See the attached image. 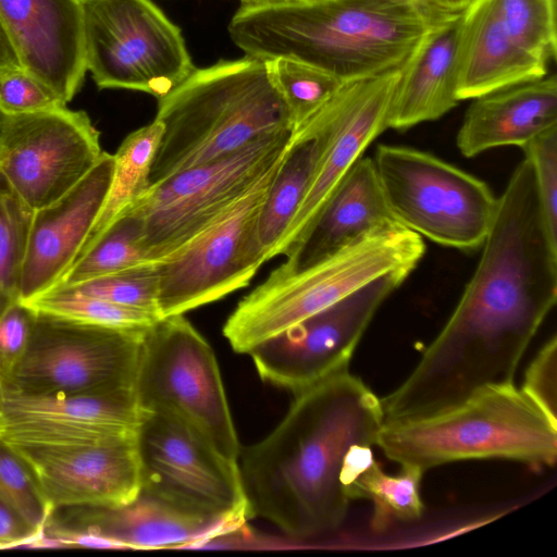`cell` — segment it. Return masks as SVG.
Wrapping results in <instances>:
<instances>
[{"label": "cell", "mask_w": 557, "mask_h": 557, "mask_svg": "<svg viewBox=\"0 0 557 557\" xmlns=\"http://www.w3.org/2000/svg\"><path fill=\"white\" fill-rule=\"evenodd\" d=\"M35 311L18 300L0 315V374L10 380L29 344Z\"/></svg>", "instance_id": "cell-38"}, {"label": "cell", "mask_w": 557, "mask_h": 557, "mask_svg": "<svg viewBox=\"0 0 557 557\" xmlns=\"http://www.w3.org/2000/svg\"><path fill=\"white\" fill-rule=\"evenodd\" d=\"M395 222L386 207L372 158H359L334 188L310 231L281 264L299 270Z\"/></svg>", "instance_id": "cell-24"}, {"label": "cell", "mask_w": 557, "mask_h": 557, "mask_svg": "<svg viewBox=\"0 0 557 557\" xmlns=\"http://www.w3.org/2000/svg\"><path fill=\"white\" fill-rule=\"evenodd\" d=\"M66 106L24 69L0 71V113L23 114Z\"/></svg>", "instance_id": "cell-37"}, {"label": "cell", "mask_w": 557, "mask_h": 557, "mask_svg": "<svg viewBox=\"0 0 557 557\" xmlns=\"http://www.w3.org/2000/svg\"><path fill=\"white\" fill-rule=\"evenodd\" d=\"M318 154L312 136L293 132L286 153L271 182L258 220L265 261L278 245L307 191Z\"/></svg>", "instance_id": "cell-27"}, {"label": "cell", "mask_w": 557, "mask_h": 557, "mask_svg": "<svg viewBox=\"0 0 557 557\" xmlns=\"http://www.w3.org/2000/svg\"><path fill=\"white\" fill-rule=\"evenodd\" d=\"M375 445L388 459L423 472L448 462L488 458L553 467L557 424L512 382L492 384L444 410L384 421Z\"/></svg>", "instance_id": "cell-5"}, {"label": "cell", "mask_w": 557, "mask_h": 557, "mask_svg": "<svg viewBox=\"0 0 557 557\" xmlns=\"http://www.w3.org/2000/svg\"><path fill=\"white\" fill-rule=\"evenodd\" d=\"M521 149L533 168L547 228L557 239V127L535 137Z\"/></svg>", "instance_id": "cell-36"}, {"label": "cell", "mask_w": 557, "mask_h": 557, "mask_svg": "<svg viewBox=\"0 0 557 557\" xmlns=\"http://www.w3.org/2000/svg\"><path fill=\"white\" fill-rule=\"evenodd\" d=\"M401 67L345 81L335 95L295 131L312 136L318 154L305 197L272 258L290 256L325 201L366 148L386 128Z\"/></svg>", "instance_id": "cell-15"}, {"label": "cell", "mask_w": 557, "mask_h": 557, "mask_svg": "<svg viewBox=\"0 0 557 557\" xmlns=\"http://www.w3.org/2000/svg\"><path fill=\"white\" fill-rule=\"evenodd\" d=\"M456 144L467 158L485 150L518 146L557 127V78L512 85L472 99Z\"/></svg>", "instance_id": "cell-23"}, {"label": "cell", "mask_w": 557, "mask_h": 557, "mask_svg": "<svg viewBox=\"0 0 557 557\" xmlns=\"http://www.w3.org/2000/svg\"><path fill=\"white\" fill-rule=\"evenodd\" d=\"M423 474L422 470L411 466H401L398 473L388 474L374 459L355 478L349 487V496L351 499L371 500V529L383 532L396 522L413 521L422 516Z\"/></svg>", "instance_id": "cell-28"}, {"label": "cell", "mask_w": 557, "mask_h": 557, "mask_svg": "<svg viewBox=\"0 0 557 557\" xmlns=\"http://www.w3.org/2000/svg\"><path fill=\"white\" fill-rule=\"evenodd\" d=\"M102 152L100 133L85 111L60 106L0 113V173L34 211L71 190Z\"/></svg>", "instance_id": "cell-16"}, {"label": "cell", "mask_w": 557, "mask_h": 557, "mask_svg": "<svg viewBox=\"0 0 557 557\" xmlns=\"http://www.w3.org/2000/svg\"><path fill=\"white\" fill-rule=\"evenodd\" d=\"M521 389L557 424V338L554 335L529 364Z\"/></svg>", "instance_id": "cell-39"}, {"label": "cell", "mask_w": 557, "mask_h": 557, "mask_svg": "<svg viewBox=\"0 0 557 557\" xmlns=\"http://www.w3.org/2000/svg\"><path fill=\"white\" fill-rule=\"evenodd\" d=\"M156 119L163 135L151 184L233 153L263 135L293 132L265 61L250 55L195 69L158 99Z\"/></svg>", "instance_id": "cell-4"}, {"label": "cell", "mask_w": 557, "mask_h": 557, "mask_svg": "<svg viewBox=\"0 0 557 557\" xmlns=\"http://www.w3.org/2000/svg\"><path fill=\"white\" fill-rule=\"evenodd\" d=\"M0 18L22 67L70 102L86 73L81 0H0Z\"/></svg>", "instance_id": "cell-21"}, {"label": "cell", "mask_w": 557, "mask_h": 557, "mask_svg": "<svg viewBox=\"0 0 557 557\" xmlns=\"http://www.w3.org/2000/svg\"><path fill=\"white\" fill-rule=\"evenodd\" d=\"M84 295L160 315L158 274L152 262L66 286Z\"/></svg>", "instance_id": "cell-35"}, {"label": "cell", "mask_w": 557, "mask_h": 557, "mask_svg": "<svg viewBox=\"0 0 557 557\" xmlns=\"http://www.w3.org/2000/svg\"><path fill=\"white\" fill-rule=\"evenodd\" d=\"M25 304L36 311L132 332H145L160 319L154 313L84 295L67 287H55Z\"/></svg>", "instance_id": "cell-31"}, {"label": "cell", "mask_w": 557, "mask_h": 557, "mask_svg": "<svg viewBox=\"0 0 557 557\" xmlns=\"http://www.w3.org/2000/svg\"><path fill=\"white\" fill-rule=\"evenodd\" d=\"M4 395H5V384L0 374V420H1L2 407H3V403H4Z\"/></svg>", "instance_id": "cell-45"}, {"label": "cell", "mask_w": 557, "mask_h": 557, "mask_svg": "<svg viewBox=\"0 0 557 557\" xmlns=\"http://www.w3.org/2000/svg\"><path fill=\"white\" fill-rule=\"evenodd\" d=\"M0 500L40 533L52 512L28 465L1 440Z\"/></svg>", "instance_id": "cell-34"}, {"label": "cell", "mask_w": 557, "mask_h": 557, "mask_svg": "<svg viewBox=\"0 0 557 557\" xmlns=\"http://www.w3.org/2000/svg\"><path fill=\"white\" fill-rule=\"evenodd\" d=\"M548 63L512 36L488 0H472L461 11L456 65L459 101L542 78Z\"/></svg>", "instance_id": "cell-22"}, {"label": "cell", "mask_w": 557, "mask_h": 557, "mask_svg": "<svg viewBox=\"0 0 557 557\" xmlns=\"http://www.w3.org/2000/svg\"><path fill=\"white\" fill-rule=\"evenodd\" d=\"M409 274L381 275L253 347L248 355L260 379L295 395L348 370L374 314Z\"/></svg>", "instance_id": "cell-14"}, {"label": "cell", "mask_w": 557, "mask_h": 557, "mask_svg": "<svg viewBox=\"0 0 557 557\" xmlns=\"http://www.w3.org/2000/svg\"><path fill=\"white\" fill-rule=\"evenodd\" d=\"M383 423L381 399L348 370L295 394L275 429L240 449L252 517L295 540L335 531L351 500L348 461L359 447L376 444Z\"/></svg>", "instance_id": "cell-2"}, {"label": "cell", "mask_w": 557, "mask_h": 557, "mask_svg": "<svg viewBox=\"0 0 557 557\" xmlns=\"http://www.w3.org/2000/svg\"><path fill=\"white\" fill-rule=\"evenodd\" d=\"M34 311L28 347L5 387L29 394H104L134 388L144 332Z\"/></svg>", "instance_id": "cell-13"}, {"label": "cell", "mask_w": 557, "mask_h": 557, "mask_svg": "<svg viewBox=\"0 0 557 557\" xmlns=\"http://www.w3.org/2000/svg\"><path fill=\"white\" fill-rule=\"evenodd\" d=\"M372 160L395 222L443 246L483 245L498 198L485 182L414 148L380 145Z\"/></svg>", "instance_id": "cell-8"}, {"label": "cell", "mask_w": 557, "mask_h": 557, "mask_svg": "<svg viewBox=\"0 0 557 557\" xmlns=\"http://www.w3.org/2000/svg\"><path fill=\"white\" fill-rule=\"evenodd\" d=\"M33 213L0 173V315L21 300V277Z\"/></svg>", "instance_id": "cell-32"}, {"label": "cell", "mask_w": 557, "mask_h": 557, "mask_svg": "<svg viewBox=\"0 0 557 557\" xmlns=\"http://www.w3.org/2000/svg\"><path fill=\"white\" fill-rule=\"evenodd\" d=\"M141 231L138 213L129 210L70 267L57 287L77 285L148 263L141 245Z\"/></svg>", "instance_id": "cell-29"}, {"label": "cell", "mask_w": 557, "mask_h": 557, "mask_svg": "<svg viewBox=\"0 0 557 557\" xmlns=\"http://www.w3.org/2000/svg\"><path fill=\"white\" fill-rule=\"evenodd\" d=\"M391 2L411 7L424 15L432 24L436 25L456 13H448L440 9L433 0H387ZM460 13V12H459Z\"/></svg>", "instance_id": "cell-41"}, {"label": "cell", "mask_w": 557, "mask_h": 557, "mask_svg": "<svg viewBox=\"0 0 557 557\" xmlns=\"http://www.w3.org/2000/svg\"><path fill=\"white\" fill-rule=\"evenodd\" d=\"M141 418L134 388L104 394H29L5 387L0 440L17 447L134 441Z\"/></svg>", "instance_id": "cell-18"}, {"label": "cell", "mask_w": 557, "mask_h": 557, "mask_svg": "<svg viewBox=\"0 0 557 557\" xmlns=\"http://www.w3.org/2000/svg\"><path fill=\"white\" fill-rule=\"evenodd\" d=\"M242 7H262L283 2L284 0H240Z\"/></svg>", "instance_id": "cell-44"}, {"label": "cell", "mask_w": 557, "mask_h": 557, "mask_svg": "<svg viewBox=\"0 0 557 557\" xmlns=\"http://www.w3.org/2000/svg\"><path fill=\"white\" fill-rule=\"evenodd\" d=\"M40 534L0 500V548L30 546Z\"/></svg>", "instance_id": "cell-40"}, {"label": "cell", "mask_w": 557, "mask_h": 557, "mask_svg": "<svg viewBox=\"0 0 557 557\" xmlns=\"http://www.w3.org/2000/svg\"><path fill=\"white\" fill-rule=\"evenodd\" d=\"M286 2H317L322 0H284Z\"/></svg>", "instance_id": "cell-46"}, {"label": "cell", "mask_w": 557, "mask_h": 557, "mask_svg": "<svg viewBox=\"0 0 557 557\" xmlns=\"http://www.w3.org/2000/svg\"><path fill=\"white\" fill-rule=\"evenodd\" d=\"M240 528L225 520L190 515L140 492L136 499L121 506L54 509L34 546L133 549L198 546Z\"/></svg>", "instance_id": "cell-17"}, {"label": "cell", "mask_w": 557, "mask_h": 557, "mask_svg": "<svg viewBox=\"0 0 557 557\" xmlns=\"http://www.w3.org/2000/svg\"><path fill=\"white\" fill-rule=\"evenodd\" d=\"M162 135L163 125L154 119L151 123L139 127L124 138L113 154V175L104 202L76 260L89 250L116 220L132 210L147 194L151 186V168Z\"/></svg>", "instance_id": "cell-26"}, {"label": "cell", "mask_w": 557, "mask_h": 557, "mask_svg": "<svg viewBox=\"0 0 557 557\" xmlns=\"http://www.w3.org/2000/svg\"><path fill=\"white\" fill-rule=\"evenodd\" d=\"M113 169V154L103 151L71 190L34 211L21 277L22 301L28 302L60 284L101 210Z\"/></svg>", "instance_id": "cell-20"}, {"label": "cell", "mask_w": 557, "mask_h": 557, "mask_svg": "<svg viewBox=\"0 0 557 557\" xmlns=\"http://www.w3.org/2000/svg\"><path fill=\"white\" fill-rule=\"evenodd\" d=\"M136 446L140 492L190 515L239 527L253 518L238 462L183 422L143 411Z\"/></svg>", "instance_id": "cell-12"}, {"label": "cell", "mask_w": 557, "mask_h": 557, "mask_svg": "<svg viewBox=\"0 0 557 557\" xmlns=\"http://www.w3.org/2000/svg\"><path fill=\"white\" fill-rule=\"evenodd\" d=\"M512 36L546 61L556 59V0H488Z\"/></svg>", "instance_id": "cell-33"}, {"label": "cell", "mask_w": 557, "mask_h": 557, "mask_svg": "<svg viewBox=\"0 0 557 557\" xmlns=\"http://www.w3.org/2000/svg\"><path fill=\"white\" fill-rule=\"evenodd\" d=\"M471 1L472 0H433L440 9L448 13L461 12Z\"/></svg>", "instance_id": "cell-43"}, {"label": "cell", "mask_w": 557, "mask_h": 557, "mask_svg": "<svg viewBox=\"0 0 557 557\" xmlns=\"http://www.w3.org/2000/svg\"><path fill=\"white\" fill-rule=\"evenodd\" d=\"M482 247L454 312L412 370L419 387L446 405L483 386L511 383L557 300V239L527 158L497 198Z\"/></svg>", "instance_id": "cell-1"}, {"label": "cell", "mask_w": 557, "mask_h": 557, "mask_svg": "<svg viewBox=\"0 0 557 557\" xmlns=\"http://www.w3.org/2000/svg\"><path fill=\"white\" fill-rule=\"evenodd\" d=\"M23 69L14 46L0 18V71Z\"/></svg>", "instance_id": "cell-42"}, {"label": "cell", "mask_w": 557, "mask_h": 557, "mask_svg": "<svg viewBox=\"0 0 557 557\" xmlns=\"http://www.w3.org/2000/svg\"><path fill=\"white\" fill-rule=\"evenodd\" d=\"M461 12L433 25L401 66L387 126L398 131L434 121L459 102L456 65Z\"/></svg>", "instance_id": "cell-25"}, {"label": "cell", "mask_w": 557, "mask_h": 557, "mask_svg": "<svg viewBox=\"0 0 557 557\" xmlns=\"http://www.w3.org/2000/svg\"><path fill=\"white\" fill-rule=\"evenodd\" d=\"M134 393L141 411L183 422L238 460L242 446L215 355L184 314L162 317L144 332Z\"/></svg>", "instance_id": "cell-7"}, {"label": "cell", "mask_w": 557, "mask_h": 557, "mask_svg": "<svg viewBox=\"0 0 557 557\" xmlns=\"http://www.w3.org/2000/svg\"><path fill=\"white\" fill-rule=\"evenodd\" d=\"M287 148L219 218L182 247L152 262L161 318L184 314L246 287L267 262L258 220Z\"/></svg>", "instance_id": "cell-10"}, {"label": "cell", "mask_w": 557, "mask_h": 557, "mask_svg": "<svg viewBox=\"0 0 557 557\" xmlns=\"http://www.w3.org/2000/svg\"><path fill=\"white\" fill-rule=\"evenodd\" d=\"M86 71L100 89L160 99L195 70L181 29L150 0H81Z\"/></svg>", "instance_id": "cell-9"}, {"label": "cell", "mask_w": 557, "mask_h": 557, "mask_svg": "<svg viewBox=\"0 0 557 557\" xmlns=\"http://www.w3.org/2000/svg\"><path fill=\"white\" fill-rule=\"evenodd\" d=\"M10 447L30 468L52 511L67 506H121L140 493L136 440L64 447Z\"/></svg>", "instance_id": "cell-19"}, {"label": "cell", "mask_w": 557, "mask_h": 557, "mask_svg": "<svg viewBox=\"0 0 557 557\" xmlns=\"http://www.w3.org/2000/svg\"><path fill=\"white\" fill-rule=\"evenodd\" d=\"M264 61L288 109L293 131L317 113L345 82L321 67L295 59L278 57Z\"/></svg>", "instance_id": "cell-30"}, {"label": "cell", "mask_w": 557, "mask_h": 557, "mask_svg": "<svg viewBox=\"0 0 557 557\" xmlns=\"http://www.w3.org/2000/svg\"><path fill=\"white\" fill-rule=\"evenodd\" d=\"M292 131L263 135L237 151L151 184L132 210L149 262L169 256L219 218L285 151Z\"/></svg>", "instance_id": "cell-11"}, {"label": "cell", "mask_w": 557, "mask_h": 557, "mask_svg": "<svg viewBox=\"0 0 557 557\" xmlns=\"http://www.w3.org/2000/svg\"><path fill=\"white\" fill-rule=\"evenodd\" d=\"M432 24L387 0H322L239 7L228 33L246 55L290 58L343 81L401 67Z\"/></svg>", "instance_id": "cell-3"}, {"label": "cell", "mask_w": 557, "mask_h": 557, "mask_svg": "<svg viewBox=\"0 0 557 557\" xmlns=\"http://www.w3.org/2000/svg\"><path fill=\"white\" fill-rule=\"evenodd\" d=\"M424 252L422 236L391 222L306 268L278 265L237 304L223 335L234 351L248 354L381 275L411 273Z\"/></svg>", "instance_id": "cell-6"}]
</instances>
